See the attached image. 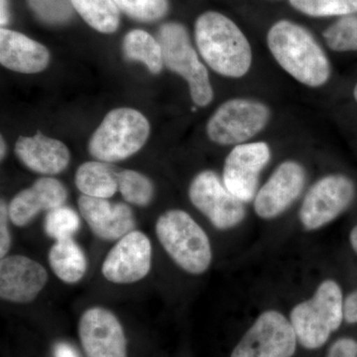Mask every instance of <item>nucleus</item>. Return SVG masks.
Here are the masks:
<instances>
[{
	"mask_svg": "<svg viewBox=\"0 0 357 357\" xmlns=\"http://www.w3.org/2000/svg\"><path fill=\"white\" fill-rule=\"evenodd\" d=\"M155 231L167 255L183 271L203 275L210 269L213 261L210 238L187 211L173 208L162 213Z\"/></svg>",
	"mask_w": 357,
	"mask_h": 357,
	"instance_id": "nucleus-3",
	"label": "nucleus"
},
{
	"mask_svg": "<svg viewBox=\"0 0 357 357\" xmlns=\"http://www.w3.org/2000/svg\"><path fill=\"white\" fill-rule=\"evenodd\" d=\"M14 151L26 168L47 177L64 172L70 164V150L65 143L41 132L20 136Z\"/></svg>",
	"mask_w": 357,
	"mask_h": 357,
	"instance_id": "nucleus-18",
	"label": "nucleus"
},
{
	"mask_svg": "<svg viewBox=\"0 0 357 357\" xmlns=\"http://www.w3.org/2000/svg\"><path fill=\"white\" fill-rule=\"evenodd\" d=\"M344 321L349 324L357 323V290L344 299Z\"/></svg>",
	"mask_w": 357,
	"mask_h": 357,
	"instance_id": "nucleus-32",
	"label": "nucleus"
},
{
	"mask_svg": "<svg viewBox=\"0 0 357 357\" xmlns=\"http://www.w3.org/2000/svg\"><path fill=\"white\" fill-rule=\"evenodd\" d=\"M77 208L93 234L102 241H119L135 230V218L128 204L82 195Z\"/></svg>",
	"mask_w": 357,
	"mask_h": 357,
	"instance_id": "nucleus-16",
	"label": "nucleus"
},
{
	"mask_svg": "<svg viewBox=\"0 0 357 357\" xmlns=\"http://www.w3.org/2000/svg\"><path fill=\"white\" fill-rule=\"evenodd\" d=\"M117 183L119 191L128 203L144 208L153 201L154 185L144 174L129 169L119 170Z\"/></svg>",
	"mask_w": 357,
	"mask_h": 357,
	"instance_id": "nucleus-24",
	"label": "nucleus"
},
{
	"mask_svg": "<svg viewBox=\"0 0 357 357\" xmlns=\"http://www.w3.org/2000/svg\"><path fill=\"white\" fill-rule=\"evenodd\" d=\"M344 295L337 281L326 279L314 295L291 310L290 321L298 342L310 351L321 349L344 319Z\"/></svg>",
	"mask_w": 357,
	"mask_h": 357,
	"instance_id": "nucleus-4",
	"label": "nucleus"
},
{
	"mask_svg": "<svg viewBox=\"0 0 357 357\" xmlns=\"http://www.w3.org/2000/svg\"><path fill=\"white\" fill-rule=\"evenodd\" d=\"M55 357H79L77 351H75L72 345L67 344V342H59L56 344Z\"/></svg>",
	"mask_w": 357,
	"mask_h": 357,
	"instance_id": "nucleus-33",
	"label": "nucleus"
},
{
	"mask_svg": "<svg viewBox=\"0 0 357 357\" xmlns=\"http://www.w3.org/2000/svg\"><path fill=\"white\" fill-rule=\"evenodd\" d=\"M298 340L290 319L280 312H261L230 357H293Z\"/></svg>",
	"mask_w": 357,
	"mask_h": 357,
	"instance_id": "nucleus-9",
	"label": "nucleus"
},
{
	"mask_svg": "<svg viewBox=\"0 0 357 357\" xmlns=\"http://www.w3.org/2000/svg\"><path fill=\"white\" fill-rule=\"evenodd\" d=\"M48 279V272L39 262L24 255H7L0 261V298L13 304H29Z\"/></svg>",
	"mask_w": 357,
	"mask_h": 357,
	"instance_id": "nucleus-15",
	"label": "nucleus"
},
{
	"mask_svg": "<svg viewBox=\"0 0 357 357\" xmlns=\"http://www.w3.org/2000/svg\"><path fill=\"white\" fill-rule=\"evenodd\" d=\"M0 23L2 26L6 25L9 20L8 0H0Z\"/></svg>",
	"mask_w": 357,
	"mask_h": 357,
	"instance_id": "nucleus-34",
	"label": "nucleus"
},
{
	"mask_svg": "<svg viewBox=\"0 0 357 357\" xmlns=\"http://www.w3.org/2000/svg\"><path fill=\"white\" fill-rule=\"evenodd\" d=\"M306 178V170L299 162H282L253 199L256 215L267 220L280 217L299 198Z\"/></svg>",
	"mask_w": 357,
	"mask_h": 357,
	"instance_id": "nucleus-12",
	"label": "nucleus"
},
{
	"mask_svg": "<svg viewBox=\"0 0 357 357\" xmlns=\"http://www.w3.org/2000/svg\"><path fill=\"white\" fill-rule=\"evenodd\" d=\"M117 171L109 163L84 162L77 169L75 184L79 191L93 198L109 199L119 191Z\"/></svg>",
	"mask_w": 357,
	"mask_h": 357,
	"instance_id": "nucleus-21",
	"label": "nucleus"
},
{
	"mask_svg": "<svg viewBox=\"0 0 357 357\" xmlns=\"http://www.w3.org/2000/svg\"><path fill=\"white\" fill-rule=\"evenodd\" d=\"M0 145H1V150H0V156H1V160L4 159V157H6V141H4L3 137L1 136V143H0Z\"/></svg>",
	"mask_w": 357,
	"mask_h": 357,
	"instance_id": "nucleus-36",
	"label": "nucleus"
},
{
	"mask_svg": "<svg viewBox=\"0 0 357 357\" xmlns=\"http://www.w3.org/2000/svg\"><path fill=\"white\" fill-rule=\"evenodd\" d=\"M294 8L314 17L357 13V0H290Z\"/></svg>",
	"mask_w": 357,
	"mask_h": 357,
	"instance_id": "nucleus-26",
	"label": "nucleus"
},
{
	"mask_svg": "<svg viewBox=\"0 0 357 357\" xmlns=\"http://www.w3.org/2000/svg\"><path fill=\"white\" fill-rule=\"evenodd\" d=\"M34 13L45 22L60 24L72 17L70 0H28Z\"/></svg>",
	"mask_w": 357,
	"mask_h": 357,
	"instance_id": "nucleus-29",
	"label": "nucleus"
},
{
	"mask_svg": "<svg viewBox=\"0 0 357 357\" xmlns=\"http://www.w3.org/2000/svg\"><path fill=\"white\" fill-rule=\"evenodd\" d=\"M349 243L354 252L357 255V225L352 229L351 234H349Z\"/></svg>",
	"mask_w": 357,
	"mask_h": 357,
	"instance_id": "nucleus-35",
	"label": "nucleus"
},
{
	"mask_svg": "<svg viewBox=\"0 0 357 357\" xmlns=\"http://www.w3.org/2000/svg\"><path fill=\"white\" fill-rule=\"evenodd\" d=\"M267 43L282 69L299 83L319 88L330 79V61L325 51L302 26L279 21L268 32Z\"/></svg>",
	"mask_w": 357,
	"mask_h": 357,
	"instance_id": "nucleus-2",
	"label": "nucleus"
},
{
	"mask_svg": "<svg viewBox=\"0 0 357 357\" xmlns=\"http://www.w3.org/2000/svg\"><path fill=\"white\" fill-rule=\"evenodd\" d=\"M79 337L86 357H128V342L121 321L102 307H91L82 314Z\"/></svg>",
	"mask_w": 357,
	"mask_h": 357,
	"instance_id": "nucleus-14",
	"label": "nucleus"
},
{
	"mask_svg": "<svg viewBox=\"0 0 357 357\" xmlns=\"http://www.w3.org/2000/svg\"><path fill=\"white\" fill-rule=\"evenodd\" d=\"M119 10L140 22H154L166 15L168 0H114Z\"/></svg>",
	"mask_w": 357,
	"mask_h": 357,
	"instance_id": "nucleus-28",
	"label": "nucleus"
},
{
	"mask_svg": "<svg viewBox=\"0 0 357 357\" xmlns=\"http://www.w3.org/2000/svg\"><path fill=\"white\" fill-rule=\"evenodd\" d=\"M79 225L81 220L79 215L66 206L48 211L44 220L45 232L56 241L74 236Z\"/></svg>",
	"mask_w": 357,
	"mask_h": 357,
	"instance_id": "nucleus-25",
	"label": "nucleus"
},
{
	"mask_svg": "<svg viewBox=\"0 0 357 357\" xmlns=\"http://www.w3.org/2000/svg\"><path fill=\"white\" fill-rule=\"evenodd\" d=\"M326 357H357V342L349 337L335 340L328 349Z\"/></svg>",
	"mask_w": 357,
	"mask_h": 357,
	"instance_id": "nucleus-31",
	"label": "nucleus"
},
{
	"mask_svg": "<svg viewBox=\"0 0 357 357\" xmlns=\"http://www.w3.org/2000/svg\"><path fill=\"white\" fill-rule=\"evenodd\" d=\"M150 135L147 117L130 107L110 110L89 141V152L98 161L116 163L137 153Z\"/></svg>",
	"mask_w": 357,
	"mask_h": 357,
	"instance_id": "nucleus-5",
	"label": "nucleus"
},
{
	"mask_svg": "<svg viewBox=\"0 0 357 357\" xmlns=\"http://www.w3.org/2000/svg\"><path fill=\"white\" fill-rule=\"evenodd\" d=\"M188 195L192 206L203 213L215 229H234L246 217L245 203L230 192L213 171H202L195 176Z\"/></svg>",
	"mask_w": 357,
	"mask_h": 357,
	"instance_id": "nucleus-10",
	"label": "nucleus"
},
{
	"mask_svg": "<svg viewBox=\"0 0 357 357\" xmlns=\"http://www.w3.org/2000/svg\"><path fill=\"white\" fill-rule=\"evenodd\" d=\"M122 49L129 60L142 63L152 74L161 73L163 51L158 40L149 33L140 29L131 30L124 36Z\"/></svg>",
	"mask_w": 357,
	"mask_h": 357,
	"instance_id": "nucleus-22",
	"label": "nucleus"
},
{
	"mask_svg": "<svg viewBox=\"0 0 357 357\" xmlns=\"http://www.w3.org/2000/svg\"><path fill=\"white\" fill-rule=\"evenodd\" d=\"M270 159L271 150L262 141L236 145L225 158L223 184L243 203H250L257 194L260 174Z\"/></svg>",
	"mask_w": 357,
	"mask_h": 357,
	"instance_id": "nucleus-11",
	"label": "nucleus"
},
{
	"mask_svg": "<svg viewBox=\"0 0 357 357\" xmlns=\"http://www.w3.org/2000/svg\"><path fill=\"white\" fill-rule=\"evenodd\" d=\"M48 259L52 271L64 283L76 284L86 275V255L73 237L56 241L49 251Z\"/></svg>",
	"mask_w": 357,
	"mask_h": 357,
	"instance_id": "nucleus-20",
	"label": "nucleus"
},
{
	"mask_svg": "<svg viewBox=\"0 0 357 357\" xmlns=\"http://www.w3.org/2000/svg\"><path fill=\"white\" fill-rule=\"evenodd\" d=\"M326 45L335 52L357 51V16H345L324 33Z\"/></svg>",
	"mask_w": 357,
	"mask_h": 357,
	"instance_id": "nucleus-27",
	"label": "nucleus"
},
{
	"mask_svg": "<svg viewBox=\"0 0 357 357\" xmlns=\"http://www.w3.org/2000/svg\"><path fill=\"white\" fill-rule=\"evenodd\" d=\"M354 98H356V100L357 102V84H356V86H354Z\"/></svg>",
	"mask_w": 357,
	"mask_h": 357,
	"instance_id": "nucleus-37",
	"label": "nucleus"
},
{
	"mask_svg": "<svg viewBox=\"0 0 357 357\" xmlns=\"http://www.w3.org/2000/svg\"><path fill=\"white\" fill-rule=\"evenodd\" d=\"M356 195L354 182L344 175L332 174L319 178L303 199L299 220L307 231L330 225L349 208Z\"/></svg>",
	"mask_w": 357,
	"mask_h": 357,
	"instance_id": "nucleus-8",
	"label": "nucleus"
},
{
	"mask_svg": "<svg viewBox=\"0 0 357 357\" xmlns=\"http://www.w3.org/2000/svg\"><path fill=\"white\" fill-rule=\"evenodd\" d=\"M271 117L269 107L250 98L227 100L213 112L206 134L215 144L239 145L248 142L266 128Z\"/></svg>",
	"mask_w": 357,
	"mask_h": 357,
	"instance_id": "nucleus-7",
	"label": "nucleus"
},
{
	"mask_svg": "<svg viewBox=\"0 0 357 357\" xmlns=\"http://www.w3.org/2000/svg\"><path fill=\"white\" fill-rule=\"evenodd\" d=\"M67 198V189L61 181L52 177L37 178L31 187L22 190L11 199L9 218L15 227H26L41 211L64 206Z\"/></svg>",
	"mask_w": 357,
	"mask_h": 357,
	"instance_id": "nucleus-17",
	"label": "nucleus"
},
{
	"mask_svg": "<svg viewBox=\"0 0 357 357\" xmlns=\"http://www.w3.org/2000/svg\"><path fill=\"white\" fill-rule=\"evenodd\" d=\"M152 244L144 232L133 230L117 241L105 256L102 273L114 284H132L149 274Z\"/></svg>",
	"mask_w": 357,
	"mask_h": 357,
	"instance_id": "nucleus-13",
	"label": "nucleus"
},
{
	"mask_svg": "<svg viewBox=\"0 0 357 357\" xmlns=\"http://www.w3.org/2000/svg\"><path fill=\"white\" fill-rule=\"evenodd\" d=\"M51 55L44 45L22 33L1 28L0 63L20 74H38L50 64Z\"/></svg>",
	"mask_w": 357,
	"mask_h": 357,
	"instance_id": "nucleus-19",
	"label": "nucleus"
},
{
	"mask_svg": "<svg viewBox=\"0 0 357 357\" xmlns=\"http://www.w3.org/2000/svg\"><path fill=\"white\" fill-rule=\"evenodd\" d=\"M158 41L166 67L187 82L195 105L208 107L213 100L210 76L184 26L176 22L165 23L160 27Z\"/></svg>",
	"mask_w": 357,
	"mask_h": 357,
	"instance_id": "nucleus-6",
	"label": "nucleus"
},
{
	"mask_svg": "<svg viewBox=\"0 0 357 357\" xmlns=\"http://www.w3.org/2000/svg\"><path fill=\"white\" fill-rule=\"evenodd\" d=\"M75 10L86 24L103 34L119 29L121 10L114 0H70Z\"/></svg>",
	"mask_w": 357,
	"mask_h": 357,
	"instance_id": "nucleus-23",
	"label": "nucleus"
},
{
	"mask_svg": "<svg viewBox=\"0 0 357 357\" xmlns=\"http://www.w3.org/2000/svg\"><path fill=\"white\" fill-rule=\"evenodd\" d=\"M8 220H10L8 206L3 199H1V204H0V257L1 258L6 257L8 255L11 243H13Z\"/></svg>",
	"mask_w": 357,
	"mask_h": 357,
	"instance_id": "nucleus-30",
	"label": "nucleus"
},
{
	"mask_svg": "<svg viewBox=\"0 0 357 357\" xmlns=\"http://www.w3.org/2000/svg\"><path fill=\"white\" fill-rule=\"evenodd\" d=\"M195 38L201 57L220 76L239 79L250 70V44L238 26L223 14H202L195 25Z\"/></svg>",
	"mask_w": 357,
	"mask_h": 357,
	"instance_id": "nucleus-1",
	"label": "nucleus"
}]
</instances>
